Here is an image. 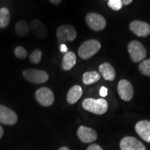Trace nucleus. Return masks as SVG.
<instances>
[{
  "label": "nucleus",
  "instance_id": "nucleus-1",
  "mask_svg": "<svg viewBox=\"0 0 150 150\" xmlns=\"http://www.w3.org/2000/svg\"><path fill=\"white\" fill-rule=\"evenodd\" d=\"M82 106L85 110L97 115H103L108 110V102L103 98H87L83 100Z\"/></svg>",
  "mask_w": 150,
  "mask_h": 150
},
{
  "label": "nucleus",
  "instance_id": "nucleus-2",
  "mask_svg": "<svg viewBox=\"0 0 150 150\" xmlns=\"http://www.w3.org/2000/svg\"><path fill=\"white\" fill-rule=\"evenodd\" d=\"M101 49V43L95 39L86 40L79 48L78 54L81 59L86 60L96 54Z\"/></svg>",
  "mask_w": 150,
  "mask_h": 150
},
{
  "label": "nucleus",
  "instance_id": "nucleus-3",
  "mask_svg": "<svg viewBox=\"0 0 150 150\" xmlns=\"http://www.w3.org/2000/svg\"><path fill=\"white\" fill-rule=\"evenodd\" d=\"M128 51L131 60L134 62L142 61L147 56V50L141 42L138 40H133L129 43Z\"/></svg>",
  "mask_w": 150,
  "mask_h": 150
},
{
  "label": "nucleus",
  "instance_id": "nucleus-4",
  "mask_svg": "<svg viewBox=\"0 0 150 150\" xmlns=\"http://www.w3.org/2000/svg\"><path fill=\"white\" fill-rule=\"evenodd\" d=\"M77 35L76 29L70 24H64L58 27L56 30V36L59 42L63 44L67 41H73Z\"/></svg>",
  "mask_w": 150,
  "mask_h": 150
},
{
  "label": "nucleus",
  "instance_id": "nucleus-5",
  "mask_svg": "<svg viewBox=\"0 0 150 150\" xmlns=\"http://www.w3.org/2000/svg\"><path fill=\"white\" fill-rule=\"evenodd\" d=\"M86 21L88 26L94 31H102L106 26L105 18L96 13H90L87 14Z\"/></svg>",
  "mask_w": 150,
  "mask_h": 150
},
{
  "label": "nucleus",
  "instance_id": "nucleus-6",
  "mask_svg": "<svg viewBox=\"0 0 150 150\" xmlns=\"http://www.w3.org/2000/svg\"><path fill=\"white\" fill-rule=\"evenodd\" d=\"M23 76L29 81L34 83H42L48 80V74L45 71L40 70H25L23 72Z\"/></svg>",
  "mask_w": 150,
  "mask_h": 150
},
{
  "label": "nucleus",
  "instance_id": "nucleus-7",
  "mask_svg": "<svg viewBox=\"0 0 150 150\" xmlns=\"http://www.w3.org/2000/svg\"><path fill=\"white\" fill-rule=\"evenodd\" d=\"M35 98L43 106H50L54 102V95L52 90L47 87L39 88L35 92Z\"/></svg>",
  "mask_w": 150,
  "mask_h": 150
},
{
  "label": "nucleus",
  "instance_id": "nucleus-8",
  "mask_svg": "<svg viewBox=\"0 0 150 150\" xmlns=\"http://www.w3.org/2000/svg\"><path fill=\"white\" fill-rule=\"evenodd\" d=\"M117 93L122 99L129 102L134 97V88L129 81L120 80L117 85Z\"/></svg>",
  "mask_w": 150,
  "mask_h": 150
},
{
  "label": "nucleus",
  "instance_id": "nucleus-9",
  "mask_svg": "<svg viewBox=\"0 0 150 150\" xmlns=\"http://www.w3.org/2000/svg\"><path fill=\"white\" fill-rule=\"evenodd\" d=\"M121 150H147L144 144L132 136H126L120 143Z\"/></svg>",
  "mask_w": 150,
  "mask_h": 150
},
{
  "label": "nucleus",
  "instance_id": "nucleus-10",
  "mask_svg": "<svg viewBox=\"0 0 150 150\" xmlns=\"http://www.w3.org/2000/svg\"><path fill=\"white\" fill-rule=\"evenodd\" d=\"M131 31L140 37H147L150 34V26L147 22L134 20L129 24Z\"/></svg>",
  "mask_w": 150,
  "mask_h": 150
},
{
  "label": "nucleus",
  "instance_id": "nucleus-11",
  "mask_svg": "<svg viewBox=\"0 0 150 150\" xmlns=\"http://www.w3.org/2000/svg\"><path fill=\"white\" fill-rule=\"evenodd\" d=\"M17 121L18 116L13 110L3 105H0V122L7 125H13Z\"/></svg>",
  "mask_w": 150,
  "mask_h": 150
},
{
  "label": "nucleus",
  "instance_id": "nucleus-12",
  "mask_svg": "<svg viewBox=\"0 0 150 150\" xmlns=\"http://www.w3.org/2000/svg\"><path fill=\"white\" fill-rule=\"evenodd\" d=\"M77 135L79 139L85 143L93 142L97 140V134L93 129L85 126H81L77 131Z\"/></svg>",
  "mask_w": 150,
  "mask_h": 150
},
{
  "label": "nucleus",
  "instance_id": "nucleus-13",
  "mask_svg": "<svg viewBox=\"0 0 150 150\" xmlns=\"http://www.w3.org/2000/svg\"><path fill=\"white\" fill-rule=\"evenodd\" d=\"M135 129L142 139L150 143V121H139L135 126Z\"/></svg>",
  "mask_w": 150,
  "mask_h": 150
},
{
  "label": "nucleus",
  "instance_id": "nucleus-14",
  "mask_svg": "<svg viewBox=\"0 0 150 150\" xmlns=\"http://www.w3.org/2000/svg\"><path fill=\"white\" fill-rule=\"evenodd\" d=\"M30 27H31V30H32L33 34L38 38H45L47 35V29L45 25L40 20H37V19L31 20Z\"/></svg>",
  "mask_w": 150,
  "mask_h": 150
},
{
  "label": "nucleus",
  "instance_id": "nucleus-15",
  "mask_svg": "<svg viewBox=\"0 0 150 150\" xmlns=\"http://www.w3.org/2000/svg\"><path fill=\"white\" fill-rule=\"evenodd\" d=\"M99 70L105 80L112 81L115 79V71L110 63H104L101 64L99 67Z\"/></svg>",
  "mask_w": 150,
  "mask_h": 150
},
{
  "label": "nucleus",
  "instance_id": "nucleus-16",
  "mask_svg": "<svg viewBox=\"0 0 150 150\" xmlns=\"http://www.w3.org/2000/svg\"><path fill=\"white\" fill-rule=\"evenodd\" d=\"M83 91L80 86L75 85L69 90L67 95V101L71 104H74L82 96Z\"/></svg>",
  "mask_w": 150,
  "mask_h": 150
},
{
  "label": "nucleus",
  "instance_id": "nucleus-17",
  "mask_svg": "<svg viewBox=\"0 0 150 150\" xmlns=\"http://www.w3.org/2000/svg\"><path fill=\"white\" fill-rule=\"evenodd\" d=\"M76 56L72 52H68L65 54L62 61V68L65 71L71 70L76 65Z\"/></svg>",
  "mask_w": 150,
  "mask_h": 150
},
{
  "label": "nucleus",
  "instance_id": "nucleus-18",
  "mask_svg": "<svg viewBox=\"0 0 150 150\" xmlns=\"http://www.w3.org/2000/svg\"><path fill=\"white\" fill-rule=\"evenodd\" d=\"M30 27L29 24L26 20H22L17 22L15 30H16V34L20 37H25L30 33Z\"/></svg>",
  "mask_w": 150,
  "mask_h": 150
},
{
  "label": "nucleus",
  "instance_id": "nucleus-19",
  "mask_svg": "<svg viewBox=\"0 0 150 150\" xmlns=\"http://www.w3.org/2000/svg\"><path fill=\"white\" fill-rule=\"evenodd\" d=\"M100 74L97 71H91V72H86L83 75V82L86 85H91L95 82L98 81L100 79Z\"/></svg>",
  "mask_w": 150,
  "mask_h": 150
},
{
  "label": "nucleus",
  "instance_id": "nucleus-20",
  "mask_svg": "<svg viewBox=\"0 0 150 150\" xmlns=\"http://www.w3.org/2000/svg\"><path fill=\"white\" fill-rule=\"evenodd\" d=\"M11 21L10 11L7 8L0 9V28L5 29L8 26Z\"/></svg>",
  "mask_w": 150,
  "mask_h": 150
},
{
  "label": "nucleus",
  "instance_id": "nucleus-21",
  "mask_svg": "<svg viewBox=\"0 0 150 150\" xmlns=\"http://www.w3.org/2000/svg\"><path fill=\"white\" fill-rule=\"evenodd\" d=\"M138 68L142 74L150 76V59L142 61L139 65Z\"/></svg>",
  "mask_w": 150,
  "mask_h": 150
},
{
  "label": "nucleus",
  "instance_id": "nucleus-22",
  "mask_svg": "<svg viewBox=\"0 0 150 150\" xmlns=\"http://www.w3.org/2000/svg\"><path fill=\"white\" fill-rule=\"evenodd\" d=\"M42 59V52L38 49H36L29 56V61L34 64L39 63Z\"/></svg>",
  "mask_w": 150,
  "mask_h": 150
},
{
  "label": "nucleus",
  "instance_id": "nucleus-23",
  "mask_svg": "<svg viewBox=\"0 0 150 150\" xmlns=\"http://www.w3.org/2000/svg\"><path fill=\"white\" fill-rule=\"evenodd\" d=\"M15 56L19 59H25L27 57V51L23 47L19 46L15 49L14 50Z\"/></svg>",
  "mask_w": 150,
  "mask_h": 150
},
{
  "label": "nucleus",
  "instance_id": "nucleus-24",
  "mask_svg": "<svg viewBox=\"0 0 150 150\" xmlns=\"http://www.w3.org/2000/svg\"><path fill=\"white\" fill-rule=\"evenodd\" d=\"M108 5L112 10L119 11L122 8L123 4L122 0H109Z\"/></svg>",
  "mask_w": 150,
  "mask_h": 150
},
{
  "label": "nucleus",
  "instance_id": "nucleus-25",
  "mask_svg": "<svg viewBox=\"0 0 150 150\" xmlns=\"http://www.w3.org/2000/svg\"><path fill=\"white\" fill-rule=\"evenodd\" d=\"M108 94V90L106 87H104L102 86V88H100V91H99V95H101L102 97H106Z\"/></svg>",
  "mask_w": 150,
  "mask_h": 150
},
{
  "label": "nucleus",
  "instance_id": "nucleus-26",
  "mask_svg": "<svg viewBox=\"0 0 150 150\" xmlns=\"http://www.w3.org/2000/svg\"><path fill=\"white\" fill-rule=\"evenodd\" d=\"M86 150H103V149L100 146H99L98 145H96V144H93V145H90Z\"/></svg>",
  "mask_w": 150,
  "mask_h": 150
},
{
  "label": "nucleus",
  "instance_id": "nucleus-27",
  "mask_svg": "<svg viewBox=\"0 0 150 150\" xmlns=\"http://www.w3.org/2000/svg\"><path fill=\"white\" fill-rule=\"evenodd\" d=\"M60 51H61L62 53H65L68 52V48L67 47V46L65 45V44H61L60 45Z\"/></svg>",
  "mask_w": 150,
  "mask_h": 150
},
{
  "label": "nucleus",
  "instance_id": "nucleus-28",
  "mask_svg": "<svg viewBox=\"0 0 150 150\" xmlns=\"http://www.w3.org/2000/svg\"><path fill=\"white\" fill-rule=\"evenodd\" d=\"M50 1L54 5H59L61 2L62 0H50Z\"/></svg>",
  "mask_w": 150,
  "mask_h": 150
},
{
  "label": "nucleus",
  "instance_id": "nucleus-29",
  "mask_svg": "<svg viewBox=\"0 0 150 150\" xmlns=\"http://www.w3.org/2000/svg\"><path fill=\"white\" fill-rule=\"evenodd\" d=\"M133 0H122V4L125 5H129L132 2Z\"/></svg>",
  "mask_w": 150,
  "mask_h": 150
},
{
  "label": "nucleus",
  "instance_id": "nucleus-30",
  "mask_svg": "<svg viewBox=\"0 0 150 150\" xmlns=\"http://www.w3.org/2000/svg\"><path fill=\"white\" fill-rule=\"evenodd\" d=\"M3 135H4V130H3L2 127L0 126V138L3 136Z\"/></svg>",
  "mask_w": 150,
  "mask_h": 150
},
{
  "label": "nucleus",
  "instance_id": "nucleus-31",
  "mask_svg": "<svg viewBox=\"0 0 150 150\" xmlns=\"http://www.w3.org/2000/svg\"><path fill=\"white\" fill-rule=\"evenodd\" d=\"M59 150H70V149H69L68 147H63L60 148Z\"/></svg>",
  "mask_w": 150,
  "mask_h": 150
},
{
  "label": "nucleus",
  "instance_id": "nucleus-32",
  "mask_svg": "<svg viewBox=\"0 0 150 150\" xmlns=\"http://www.w3.org/2000/svg\"><path fill=\"white\" fill-rule=\"evenodd\" d=\"M108 1H109V0H108Z\"/></svg>",
  "mask_w": 150,
  "mask_h": 150
}]
</instances>
